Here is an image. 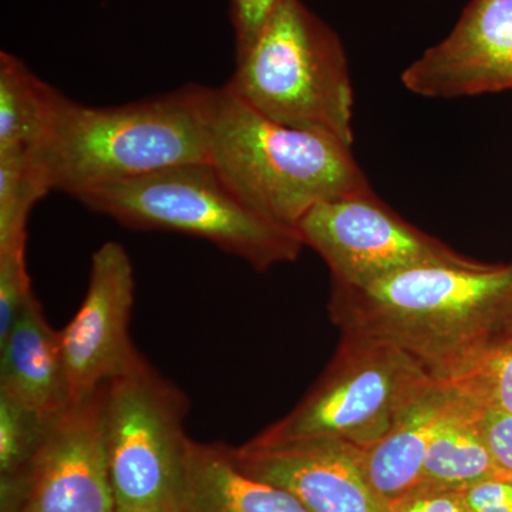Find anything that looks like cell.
I'll list each match as a JSON object with an SVG mask.
<instances>
[{
    "label": "cell",
    "mask_w": 512,
    "mask_h": 512,
    "mask_svg": "<svg viewBox=\"0 0 512 512\" xmlns=\"http://www.w3.org/2000/svg\"><path fill=\"white\" fill-rule=\"evenodd\" d=\"M329 315L342 335L397 346L439 379L504 333L512 264L468 258L414 266L362 288L333 285Z\"/></svg>",
    "instance_id": "6da1fadb"
},
{
    "label": "cell",
    "mask_w": 512,
    "mask_h": 512,
    "mask_svg": "<svg viewBox=\"0 0 512 512\" xmlns=\"http://www.w3.org/2000/svg\"><path fill=\"white\" fill-rule=\"evenodd\" d=\"M212 89L188 84L153 99L90 107L60 93L36 154L50 190L84 192L175 165L208 163Z\"/></svg>",
    "instance_id": "7a4b0ae2"
},
{
    "label": "cell",
    "mask_w": 512,
    "mask_h": 512,
    "mask_svg": "<svg viewBox=\"0 0 512 512\" xmlns=\"http://www.w3.org/2000/svg\"><path fill=\"white\" fill-rule=\"evenodd\" d=\"M208 163L252 210L291 228L320 202L372 190L348 144L266 119L227 86L211 92Z\"/></svg>",
    "instance_id": "3957f363"
},
{
    "label": "cell",
    "mask_w": 512,
    "mask_h": 512,
    "mask_svg": "<svg viewBox=\"0 0 512 512\" xmlns=\"http://www.w3.org/2000/svg\"><path fill=\"white\" fill-rule=\"evenodd\" d=\"M225 86L266 119L353 146L352 76L338 33L302 0H285Z\"/></svg>",
    "instance_id": "277c9868"
},
{
    "label": "cell",
    "mask_w": 512,
    "mask_h": 512,
    "mask_svg": "<svg viewBox=\"0 0 512 512\" xmlns=\"http://www.w3.org/2000/svg\"><path fill=\"white\" fill-rule=\"evenodd\" d=\"M77 200L127 228L205 239L258 272L296 261L305 247L295 228L252 210L210 163L175 165L103 185Z\"/></svg>",
    "instance_id": "5b68a950"
},
{
    "label": "cell",
    "mask_w": 512,
    "mask_h": 512,
    "mask_svg": "<svg viewBox=\"0 0 512 512\" xmlns=\"http://www.w3.org/2000/svg\"><path fill=\"white\" fill-rule=\"evenodd\" d=\"M437 377L412 355L373 338L342 335L325 372L265 439L330 437L367 448L389 433Z\"/></svg>",
    "instance_id": "8992f818"
},
{
    "label": "cell",
    "mask_w": 512,
    "mask_h": 512,
    "mask_svg": "<svg viewBox=\"0 0 512 512\" xmlns=\"http://www.w3.org/2000/svg\"><path fill=\"white\" fill-rule=\"evenodd\" d=\"M188 397L144 356L107 384L114 512H183Z\"/></svg>",
    "instance_id": "52a82bcc"
},
{
    "label": "cell",
    "mask_w": 512,
    "mask_h": 512,
    "mask_svg": "<svg viewBox=\"0 0 512 512\" xmlns=\"http://www.w3.org/2000/svg\"><path fill=\"white\" fill-rule=\"evenodd\" d=\"M295 229L329 266L333 285L362 288L414 266L468 259L404 220L373 190L320 202Z\"/></svg>",
    "instance_id": "ba28073f"
},
{
    "label": "cell",
    "mask_w": 512,
    "mask_h": 512,
    "mask_svg": "<svg viewBox=\"0 0 512 512\" xmlns=\"http://www.w3.org/2000/svg\"><path fill=\"white\" fill-rule=\"evenodd\" d=\"M107 384L50 419L26 478L19 512H114Z\"/></svg>",
    "instance_id": "9c48e42d"
},
{
    "label": "cell",
    "mask_w": 512,
    "mask_h": 512,
    "mask_svg": "<svg viewBox=\"0 0 512 512\" xmlns=\"http://www.w3.org/2000/svg\"><path fill=\"white\" fill-rule=\"evenodd\" d=\"M134 289L126 248L113 241L101 245L93 254L83 303L60 330L72 403L96 393L140 356L130 336Z\"/></svg>",
    "instance_id": "30bf717a"
},
{
    "label": "cell",
    "mask_w": 512,
    "mask_h": 512,
    "mask_svg": "<svg viewBox=\"0 0 512 512\" xmlns=\"http://www.w3.org/2000/svg\"><path fill=\"white\" fill-rule=\"evenodd\" d=\"M228 453L242 473L284 488L311 512H392L366 476L362 448L348 441L258 434Z\"/></svg>",
    "instance_id": "8fae6325"
},
{
    "label": "cell",
    "mask_w": 512,
    "mask_h": 512,
    "mask_svg": "<svg viewBox=\"0 0 512 512\" xmlns=\"http://www.w3.org/2000/svg\"><path fill=\"white\" fill-rule=\"evenodd\" d=\"M402 83L427 99L512 90V0H470L448 36L404 69Z\"/></svg>",
    "instance_id": "7c38bea8"
},
{
    "label": "cell",
    "mask_w": 512,
    "mask_h": 512,
    "mask_svg": "<svg viewBox=\"0 0 512 512\" xmlns=\"http://www.w3.org/2000/svg\"><path fill=\"white\" fill-rule=\"evenodd\" d=\"M0 393L45 417L72 404L60 330L47 322L35 293L0 339Z\"/></svg>",
    "instance_id": "4fadbf2b"
},
{
    "label": "cell",
    "mask_w": 512,
    "mask_h": 512,
    "mask_svg": "<svg viewBox=\"0 0 512 512\" xmlns=\"http://www.w3.org/2000/svg\"><path fill=\"white\" fill-rule=\"evenodd\" d=\"M183 512H311L291 493L242 473L225 444L188 446Z\"/></svg>",
    "instance_id": "5bb4252c"
},
{
    "label": "cell",
    "mask_w": 512,
    "mask_h": 512,
    "mask_svg": "<svg viewBox=\"0 0 512 512\" xmlns=\"http://www.w3.org/2000/svg\"><path fill=\"white\" fill-rule=\"evenodd\" d=\"M453 399L450 387L437 379L389 433L363 448L366 476L387 503L399 500L420 484L427 448Z\"/></svg>",
    "instance_id": "9a60e30c"
},
{
    "label": "cell",
    "mask_w": 512,
    "mask_h": 512,
    "mask_svg": "<svg viewBox=\"0 0 512 512\" xmlns=\"http://www.w3.org/2000/svg\"><path fill=\"white\" fill-rule=\"evenodd\" d=\"M495 474L501 473L478 424L477 407L454 393L427 448L417 487L464 491Z\"/></svg>",
    "instance_id": "2e32d148"
},
{
    "label": "cell",
    "mask_w": 512,
    "mask_h": 512,
    "mask_svg": "<svg viewBox=\"0 0 512 512\" xmlns=\"http://www.w3.org/2000/svg\"><path fill=\"white\" fill-rule=\"evenodd\" d=\"M59 96L19 57L0 53V157L39 153L52 128Z\"/></svg>",
    "instance_id": "e0dca14e"
},
{
    "label": "cell",
    "mask_w": 512,
    "mask_h": 512,
    "mask_svg": "<svg viewBox=\"0 0 512 512\" xmlns=\"http://www.w3.org/2000/svg\"><path fill=\"white\" fill-rule=\"evenodd\" d=\"M52 417L0 393V501L2 512H19L33 461Z\"/></svg>",
    "instance_id": "ac0fdd59"
},
{
    "label": "cell",
    "mask_w": 512,
    "mask_h": 512,
    "mask_svg": "<svg viewBox=\"0 0 512 512\" xmlns=\"http://www.w3.org/2000/svg\"><path fill=\"white\" fill-rule=\"evenodd\" d=\"M439 380L477 409L512 414V333H501Z\"/></svg>",
    "instance_id": "d6986e66"
},
{
    "label": "cell",
    "mask_w": 512,
    "mask_h": 512,
    "mask_svg": "<svg viewBox=\"0 0 512 512\" xmlns=\"http://www.w3.org/2000/svg\"><path fill=\"white\" fill-rule=\"evenodd\" d=\"M49 191L35 156L0 157V252L26 249L30 211Z\"/></svg>",
    "instance_id": "ffe728a7"
},
{
    "label": "cell",
    "mask_w": 512,
    "mask_h": 512,
    "mask_svg": "<svg viewBox=\"0 0 512 512\" xmlns=\"http://www.w3.org/2000/svg\"><path fill=\"white\" fill-rule=\"evenodd\" d=\"M32 295L26 249L0 252V339L8 335Z\"/></svg>",
    "instance_id": "44dd1931"
},
{
    "label": "cell",
    "mask_w": 512,
    "mask_h": 512,
    "mask_svg": "<svg viewBox=\"0 0 512 512\" xmlns=\"http://www.w3.org/2000/svg\"><path fill=\"white\" fill-rule=\"evenodd\" d=\"M285 0H228L235 59L244 56Z\"/></svg>",
    "instance_id": "7402d4cb"
},
{
    "label": "cell",
    "mask_w": 512,
    "mask_h": 512,
    "mask_svg": "<svg viewBox=\"0 0 512 512\" xmlns=\"http://www.w3.org/2000/svg\"><path fill=\"white\" fill-rule=\"evenodd\" d=\"M467 512H512V477L495 474L461 491Z\"/></svg>",
    "instance_id": "603a6c76"
},
{
    "label": "cell",
    "mask_w": 512,
    "mask_h": 512,
    "mask_svg": "<svg viewBox=\"0 0 512 512\" xmlns=\"http://www.w3.org/2000/svg\"><path fill=\"white\" fill-rule=\"evenodd\" d=\"M478 424L498 471L512 477V414L478 409Z\"/></svg>",
    "instance_id": "cb8c5ba5"
},
{
    "label": "cell",
    "mask_w": 512,
    "mask_h": 512,
    "mask_svg": "<svg viewBox=\"0 0 512 512\" xmlns=\"http://www.w3.org/2000/svg\"><path fill=\"white\" fill-rule=\"evenodd\" d=\"M392 512H467L461 491L416 487L390 504Z\"/></svg>",
    "instance_id": "d4e9b609"
},
{
    "label": "cell",
    "mask_w": 512,
    "mask_h": 512,
    "mask_svg": "<svg viewBox=\"0 0 512 512\" xmlns=\"http://www.w3.org/2000/svg\"><path fill=\"white\" fill-rule=\"evenodd\" d=\"M504 333H512V315L510 320H508L507 326H505Z\"/></svg>",
    "instance_id": "484cf974"
}]
</instances>
